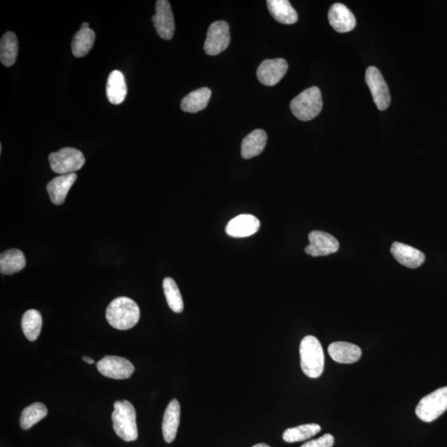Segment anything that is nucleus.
<instances>
[{
    "instance_id": "f257e3e1",
    "label": "nucleus",
    "mask_w": 447,
    "mask_h": 447,
    "mask_svg": "<svg viewBox=\"0 0 447 447\" xmlns=\"http://www.w3.org/2000/svg\"><path fill=\"white\" fill-rule=\"evenodd\" d=\"M105 314L111 327L120 330L133 328L141 318L138 304L127 297H119L112 301Z\"/></svg>"
},
{
    "instance_id": "f03ea898",
    "label": "nucleus",
    "mask_w": 447,
    "mask_h": 447,
    "mask_svg": "<svg viewBox=\"0 0 447 447\" xmlns=\"http://www.w3.org/2000/svg\"><path fill=\"white\" fill-rule=\"evenodd\" d=\"M301 368L311 379L319 378L324 370L325 356L319 339L313 335H306L300 344Z\"/></svg>"
},
{
    "instance_id": "7ed1b4c3",
    "label": "nucleus",
    "mask_w": 447,
    "mask_h": 447,
    "mask_svg": "<svg viewBox=\"0 0 447 447\" xmlns=\"http://www.w3.org/2000/svg\"><path fill=\"white\" fill-rule=\"evenodd\" d=\"M114 407L111 418L116 435L124 441H136L138 436L136 412L133 404L127 400H119L115 403Z\"/></svg>"
},
{
    "instance_id": "20e7f679",
    "label": "nucleus",
    "mask_w": 447,
    "mask_h": 447,
    "mask_svg": "<svg viewBox=\"0 0 447 447\" xmlns=\"http://www.w3.org/2000/svg\"><path fill=\"white\" fill-rule=\"evenodd\" d=\"M323 102L318 87H311L302 91L290 104L292 114L298 119L309 121L318 116L323 110Z\"/></svg>"
},
{
    "instance_id": "39448f33",
    "label": "nucleus",
    "mask_w": 447,
    "mask_h": 447,
    "mask_svg": "<svg viewBox=\"0 0 447 447\" xmlns=\"http://www.w3.org/2000/svg\"><path fill=\"white\" fill-rule=\"evenodd\" d=\"M85 162L83 153L73 148H64L49 155L51 169L60 175L74 174L82 169Z\"/></svg>"
},
{
    "instance_id": "423d86ee",
    "label": "nucleus",
    "mask_w": 447,
    "mask_h": 447,
    "mask_svg": "<svg viewBox=\"0 0 447 447\" xmlns=\"http://www.w3.org/2000/svg\"><path fill=\"white\" fill-rule=\"evenodd\" d=\"M447 410V387L441 388L423 397L416 408V415L425 422L439 418Z\"/></svg>"
},
{
    "instance_id": "0eeeda50",
    "label": "nucleus",
    "mask_w": 447,
    "mask_h": 447,
    "mask_svg": "<svg viewBox=\"0 0 447 447\" xmlns=\"http://www.w3.org/2000/svg\"><path fill=\"white\" fill-rule=\"evenodd\" d=\"M230 43L229 25L225 21H216L209 27L204 50L207 55L216 56L224 52Z\"/></svg>"
},
{
    "instance_id": "6e6552de",
    "label": "nucleus",
    "mask_w": 447,
    "mask_h": 447,
    "mask_svg": "<svg viewBox=\"0 0 447 447\" xmlns=\"http://www.w3.org/2000/svg\"><path fill=\"white\" fill-rule=\"evenodd\" d=\"M365 82L370 88L377 108L382 111L387 110L391 102L390 93L380 70L375 67H368Z\"/></svg>"
},
{
    "instance_id": "1a4fd4ad",
    "label": "nucleus",
    "mask_w": 447,
    "mask_h": 447,
    "mask_svg": "<svg viewBox=\"0 0 447 447\" xmlns=\"http://www.w3.org/2000/svg\"><path fill=\"white\" fill-rule=\"evenodd\" d=\"M97 369L102 375L114 380H127L134 372V366L127 358L107 356L97 363Z\"/></svg>"
},
{
    "instance_id": "9d476101",
    "label": "nucleus",
    "mask_w": 447,
    "mask_h": 447,
    "mask_svg": "<svg viewBox=\"0 0 447 447\" xmlns=\"http://www.w3.org/2000/svg\"><path fill=\"white\" fill-rule=\"evenodd\" d=\"M153 25L158 35L164 40H171L174 35L175 22L171 4L167 0H158L156 3V15L152 18Z\"/></svg>"
},
{
    "instance_id": "9b49d317",
    "label": "nucleus",
    "mask_w": 447,
    "mask_h": 447,
    "mask_svg": "<svg viewBox=\"0 0 447 447\" xmlns=\"http://www.w3.org/2000/svg\"><path fill=\"white\" fill-rule=\"evenodd\" d=\"M309 245L305 249L307 254L313 257L327 256L337 253L339 250V242L332 235L320 231H311L309 235Z\"/></svg>"
},
{
    "instance_id": "f8f14e48",
    "label": "nucleus",
    "mask_w": 447,
    "mask_h": 447,
    "mask_svg": "<svg viewBox=\"0 0 447 447\" xmlns=\"http://www.w3.org/2000/svg\"><path fill=\"white\" fill-rule=\"evenodd\" d=\"M287 69L288 64L286 60L283 58L265 60L259 65L257 77L263 85L276 86L285 76Z\"/></svg>"
},
{
    "instance_id": "ddd939ff",
    "label": "nucleus",
    "mask_w": 447,
    "mask_h": 447,
    "mask_svg": "<svg viewBox=\"0 0 447 447\" xmlns=\"http://www.w3.org/2000/svg\"><path fill=\"white\" fill-rule=\"evenodd\" d=\"M260 222L258 218L252 215H240L232 219L227 224L226 234L234 238H245L257 233L259 230Z\"/></svg>"
},
{
    "instance_id": "4468645a",
    "label": "nucleus",
    "mask_w": 447,
    "mask_h": 447,
    "mask_svg": "<svg viewBox=\"0 0 447 447\" xmlns=\"http://www.w3.org/2000/svg\"><path fill=\"white\" fill-rule=\"evenodd\" d=\"M330 26L341 34L352 31L356 26L355 15L342 4H334L328 13Z\"/></svg>"
},
{
    "instance_id": "2eb2a0df",
    "label": "nucleus",
    "mask_w": 447,
    "mask_h": 447,
    "mask_svg": "<svg viewBox=\"0 0 447 447\" xmlns=\"http://www.w3.org/2000/svg\"><path fill=\"white\" fill-rule=\"evenodd\" d=\"M391 253L399 264L409 268L420 267L425 261V255L420 250L399 242H394L391 247Z\"/></svg>"
},
{
    "instance_id": "dca6fc26",
    "label": "nucleus",
    "mask_w": 447,
    "mask_h": 447,
    "mask_svg": "<svg viewBox=\"0 0 447 447\" xmlns=\"http://www.w3.org/2000/svg\"><path fill=\"white\" fill-rule=\"evenodd\" d=\"M328 353L334 361L341 364H353L362 356L361 349L356 344L344 342L330 344Z\"/></svg>"
},
{
    "instance_id": "f3484780",
    "label": "nucleus",
    "mask_w": 447,
    "mask_h": 447,
    "mask_svg": "<svg viewBox=\"0 0 447 447\" xmlns=\"http://www.w3.org/2000/svg\"><path fill=\"white\" fill-rule=\"evenodd\" d=\"M181 407L179 400L172 399L167 405L162 421V435L167 443H171L176 439L180 425Z\"/></svg>"
},
{
    "instance_id": "a211bd4d",
    "label": "nucleus",
    "mask_w": 447,
    "mask_h": 447,
    "mask_svg": "<svg viewBox=\"0 0 447 447\" xmlns=\"http://www.w3.org/2000/svg\"><path fill=\"white\" fill-rule=\"evenodd\" d=\"M77 179L76 174L60 175L46 186L51 201L55 205H63L72 185Z\"/></svg>"
},
{
    "instance_id": "6ab92c4d",
    "label": "nucleus",
    "mask_w": 447,
    "mask_h": 447,
    "mask_svg": "<svg viewBox=\"0 0 447 447\" xmlns=\"http://www.w3.org/2000/svg\"><path fill=\"white\" fill-rule=\"evenodd\" d=\"M106 95L111 104L123 103L127 96V86L122 72L115 70L109 74L106 85Z\"/></svg>"
},
{
    "instance_id": "aec40b11",
    "label": "nucleus",
    "mask_w": 447,
    "mask_h": 447,
    "mask_svg": "<svg viewBox=\"0 0 447 447\" xmlns=\"http://www.w3.org/2000/svg\"><path fill=\"white\" fill-rule=\"evenodd\" d=\"M267 134L262 129H256L247 135L241 144V156L245 160H250L259 156L264 151L267 143Z\"/></svg>"
},
{
    "instance_id": "412c9836",
    "label": "nucleus",
    "mask_w": 447,
    "mask_h": 447,
    "mask_svg": "<svg viewBox=\"0 0 447 447\" xmlns=\"http://www.w3.org/2000/svg\"><path fill=\"white\" fill-rule=\"evenodd\" d=\"M267 6L269 13L278 22L293 25L297 22V13L287 0H268Z\"/></svg>"
},
{
    "instance_id": "4be33fe9",
    "label": "nucleus",
    "mask_w": 447,
    "mask_h": 447,
    "mask_svg": "<svg viewBox=\"0 0 447 447\" xmlns=\"http://www.w3.org/2000/svg\"><path fill=\"white\" fill-rule=\"evenodd\" d=\"M25 266V256L20 250H8L0 255V272L6 276L20 272Z\"/></svg>"
},
{
    "instance_id": "5701e85b",
    "label": "nucleus",
    "mask_w": 447,
    "mask_h": 447,
    "mask_svg": "<svg viewBox=\"0 0 447 447\" xmlns=\"http://www.w3.org/2000/svg\"><path fill=\"white\" fill-rule=\"evenodd\" d=\"M211 96L212 91L209 88H200L183 98L181 108L188 113H197L207 108Z\"/></svg>"
},
{
    "instance_id": "b1692460",
    "label": "nucleus",
    "mask_w": 447,
    "mask_h": 447,
    "mask_svg": "<svg viewBox=\"0 0 447 447\" xmlns=\"http://www.w3.org/2000/svg\"><path fill=\"white\" fill-rule=\"evenodd\" d=\"M18 53V43L15 32H8L0 41V60L4 66L12 67L15 63Z\"/></svg>"
},
{
    "instance_id": "393cba45",
    "label": "nucleus",
    "mask_w": 447,
    "mask_h": 447,
    "mask_svg": "<svg viewBox=\"0 0 447 447\" xmlns=\"http://www.w3.org/2000/svg\"><path fill=\"white\" fill-rule=\"evenodd\" d=\"M96 34L91 29L80 30L74 34L72 44V53L76 58H83L90 52L95 44Z\"/></svg>"
},
{
    "instance_id": "a878e982",
    "label": "nucleus",
    "mask_w": 447,
    "mask_h": 447,
    "mask_svg": "<svg viewBox=\"0 0 447 447\" xmlns=\"http://www.w3.org/2000/svg\"><path fill=\"white\" fill-rule=\"evenodd\" d=\"M43 318L39 311L31 309L22 316V328L25 337L30 342H34L39 337Z\"/></svg>"
},
{
    "instance_id": "bb28decb",
    "label": "nucleus",
    "mask_w": 447,
    "mask_h": 447,
    "mask_svg": "<svg viewBox=\"0 0 447 447\" xmlns=\"http://www.w3.org/2000/svg\"><path fill=\"white\" fill-rule=\"evenodd\" d=\"M321 430L320 426L316 423L304 425L296 427L288 428L284 432L283 439L287 443H293L310 439L311 437L318 434Z\"/></svg>"
},
{
    "instance_id": "cd10ccee",
    "label": "nucleus",
    "mask_w": 447,
    "mask_h": 447,
    "mask_svg": "<svg viewBox=\"0 0 447 447\" xmlns=\"http://www.w3.org/2000/svg\"><path fill=\"white\" fill-rule=\"evenodd\" d=\"M46 415H48V408L44 403H32L23 409L20 417V427L22 430L30 429Z\"/></svg>"
},
{
    "instance_id": "c85d7f7f",
    "label": "nucleus",
    "mask_w": 447,
    "mask_h": 447,
    "mask_svg": "<svg viewBox=\"0 0 447 447\" xmlns=\"http://www.w3.org/2000/svg\"><path fill=\"white\" fill-rule=\"evenodd\" d=\"M162 286H164L167 305L170 309L176 313H183L184 309L183 297H181L179 288L174 279L164 278Z\"/></svg>"
},
{
    "instance_id": "c756f323",
    "label": "nucleus",
    "mask_w": 447,
    "mask_h": 447,
    "mask_svg": "<svg viewBox=\"0 0 447 447\" xmlns=\"http://www.w3.org/2000/svg\"><path fill=\"white\" fill-rule=\"evenodd\" d=\"M335 443L334 436L330 434H325L318 439L306 442L300 447H332Z\"/></svg>"
},
{
    "instance_id": "7c9ffc66",
    "label": "nucleus",
    "mask_w": 447,
    "mask_h": 447,
    "mask_svg": "<svg viewBox=\"0 0 447 447\" xmlns=\"http://www.w3.org/2000/svg\"><path fill=\"white\" fill-rule=\"evenodd\" d=\"M82 360L86 362L87 364H90V365L94 364L95 363V361L93 360V358H91V357L83 356Z\"/></svg>"
},
{
    "instance_id": "2f4dec72",
    "label": "nucleus",
    "mask_w": 447,
    "mask_h": 447,
    "mask_svg": "<svg viewBox=\"0 0 447 447\" xmlns=\"http://www.w3.org/2000/svg\"><path fill=\"white\" fill-rule=\"evenodd\" d=\"M82 30H86V29H90V25L89 23L88 22H83L81 27Z\"/></svg>"
},
{
    "instance_id": "473e14b6",
    "label": "nucleus",
    "mask_w": 447,
    "mask_h": 447,
    "mask_svg": "<svg viewBox=\"0 0 447 447\" xmlns=\"http://www.w3.org/2000/svg\"><path fill=\"white\" fill-rule=\"evenodd\" d=\"M253 447H271V446H269L268 445L265 443H259L257 445H254Z\"/></svg>"
}]
</instances>
